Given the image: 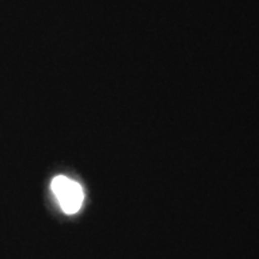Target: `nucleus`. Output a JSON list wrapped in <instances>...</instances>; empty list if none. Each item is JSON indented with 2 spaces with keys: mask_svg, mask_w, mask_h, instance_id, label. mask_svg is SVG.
Wrapping results in <instances>:
<instances>
[{
  "mask_svg": "<svg viewBox=\"0 0 259 259\" xmlns=\"http://www.w3.org/2000/svg\"><path fill=\"white\" fill-rule=\"evenodd\" d=\"M51 189L65 213L73 215L79 211L84 200V192L79 183L67 177L58 176L52 180Z\"/></svg>",
  "mask_w": 259,
  "mask_h": 259,
  "instance_id": "1",
  "label": "nucleus"
}]
</instances>
